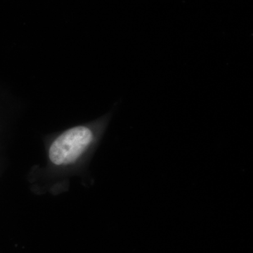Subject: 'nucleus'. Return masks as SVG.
Segmentation results:
<instances>
[{"mask_svg":"<svg viewBox=\"0 0 253 253\" xmlns=\"http://www.w3.org/2000/svg\"><path fill=\"white\" fill-rule=\"evenodd\" d=\"M94 131L84 126L71 128L61 134L50 146V161L56 166L76 162L94 142Z\"/></svg>","mask_w":253,"mask_h":253,"instance_id":"f257e3e1","label":"nucleus"}]
</instances>
